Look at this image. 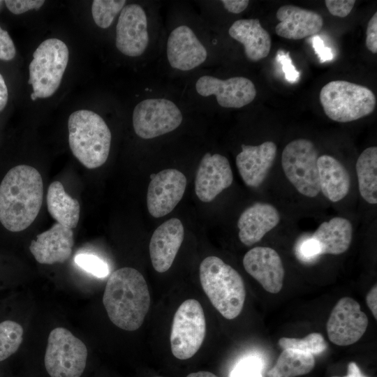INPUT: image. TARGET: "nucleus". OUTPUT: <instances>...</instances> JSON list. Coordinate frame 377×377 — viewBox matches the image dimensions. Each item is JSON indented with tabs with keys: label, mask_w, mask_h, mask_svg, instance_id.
<instances>
[{
	"label": "nucleus",
	"mask_w": 377,
	"mask_h": 377,
	"mask_svg": "<svg viewBox=\"0 0 377 377\" xmlns=\"http://www.w3.org/2000/svg\"><path fill=\"white\" fill-rule=\"evenodd\" d=\"M355 2V0H325V4L332 15L345 17L351 12Z\"/></svg>",
	"instance_id": "obj_37"
},
{
	"label": "nucleus",
	"mask_w": 377,
	"mask_h": 377,
	"mask_svg": "<svg viewBox=\"0 0 377 377\" xmlns=\"http://www.w3.org/2000/svg\"><path fill=\"white\" fill-rule=\"evenodd\" d=\"M166 55L172 68L188 71L206 61L207 51L193 30L183 24L176 27L170 33L166 43Z\"/></svg>",
	"instance_id": "obj_15"
},
{
	"label": "nucleus",
	"mask_w": 377,
	"mask_h": 377,
	"mask_svg": "<svg viewBox=\"0 0 377 377\" xmlns=\"http://www.w3.org/2000/svg\"><path fill=\"white\" fill-rule=\"evenodd\" d=\"M206 333L203 309L194 299L185 300L175 313L170 333L173 355L179 360L193 357L200 348Z\"/></svg>",
	"instance_id": "obj_9"
},
{
	"label": "nucleus",
	"mask_w": 377,
	"mask_h": 377,
	"mask_svg": "<svg viewBox=\"0 0 377 377\" xmlns=\"http://www.w3.org/2000/svg\"><path fill=\"white\" fill-rule=\"evenodd\" d=\"M276 16L279 21L275 27L276 34L287 39L300 40L315 36L323 26L320 14L293 5L281 6Z\"/></svg>",
	"instance_id": "obj_21"
},
{
	"label": "nucleus",
	"mask_w": 377,
	"mask_h": 377,
	"mask_svg": "<svg viewBox=\"0 0 377 377\" xmlns=\"http://www.w3.org/2000/svg\"><path fill=\"white\" fill-rule=\"evenodd\" d=\"M276 151V145L272 141L256 146L242 145V151L236 156V165L246 186L258 187L263 184L274 162Z\"/></svg>",
	"instance_id": "obj_19"
},
{
	"label": "nucleus",
	"mask_w": 377,
	"mask_h": 377,
	"mask_svg": "<svg viewBox=\"0 0 377 377\" xmlns=\"http://www.w3.org/2000/svg\"><path fill=\"white\" fill-rule=\"evenodd\" d=\"M366 301L375 319H377V286L375 285L367 293Z\"/></svg>",
	"instance_id": "obj_43"
},
{
	"label": "nucleus",
	"mask_w": 377,
	"mask_h": 377,
	"mask_svg": "<svg viewBox=\"0 0 377 377\" xmlns=\"http://www.w3.org/2000/svg\"><path fill=\"white\" fill-rule=\"evenodd\" d=\"M243 265L249 274L270 293H278L282 288L284 267L279 253L273 249L256 246L244 256Z\"/></svg>",
	"instance_id": "obj_17"
},
{
	"label": "nucleus",
	"mask_w": 377,
	"mask_h": 377,
	"mask_svg": "<svg viewBox=\"0 0 377 377\" xmlns=\"http://www.w3.org/2000/svg\"><path fill=\"white\" fill-rule=\"evenodd\" d=\"M232 182V171L226 156L210 153L203 156L195 179V194L201 201H212Z\"/></svg>",
	"instance_id": "obj_16"
},
{
	"label": "nucleus",
	"mask_w": 377,
	"mask_h": 377,
	"mask_svg": "<svg viewBox=\"0 0 377 377\" xmlns=\"http://www.w3.org/2000/svg\"><path fill=\"white\" fill-rule=\"evenodd\" d=\"M199 272L202 289L214 308L226 319L237 317L246 297L245 286L240 274L214 256L201 262Z\"/></svg>",
	"instance_id": "obj_4"
},
{
	"label": "nucleus",
	"mask_w": 377,
	"mask_h": 377,
	"mask_svg": "<svg viewBox=\"0 0 377 377\" xmlns=\"http://www.w3.org/2000/svg\"><path fill=\"white\" fill-rule=\"evenodd\" d=\"M263 360L258 356L250 355L241 359L232 369L228 377H252L262 375Z\"/></svg>",
	"instance_id": "obj_32"
},
{
	"label": "nucleus",
	"mask_w": 377,
	"mask_h": 377,
	"mask_svg": "<svg viewBox=\"0 0 377 377\" xmlns=\"http://www.w3.org/2000/svg\"><path fill=\"white\" fill-rule=\"evenodd\" d=\"M68 143L74 156L87 168L94 169L107 161L111 132L103 119L89 110H79L68 120Z\"/></svg>",
	"instance_id": "obj_3"
},
{
	"label": "nucleus",
	"mask_w": 377,
	"mask_h": 377,
	"mask_svg": "<svg viewBox=\"0 0 377 377\" xmlns=\"http://www.w3.org/2000/svg\"><path fill=\"white\" fill-rule=\"evenodd\" d=\"M339 377V376H332ZM343 377H367L364 376L360 371L359 367L354 362H350L348 365V373Z\"/></svg>",
	"instance_id": "obj_44"
},
{
	"label": "nucleus",
	"mask_w": 377,
	"mask_h": 377,
	"mask_svg": "<svg viewBox=\"0 0 377 377\" xmlns=\"http://www.w3.org/2000/svg\"><path fill=\"white\" fill-rule=\"evenodd\" d=\"M125 0H94L92 1L91 13L96 24L102 29L109 27L115 17L125 6Z\"/></svg>",
	"instance_id": "obj_31"
},
{
	"label": "nucleus",
	"mask_w": 377,
	"mask_h": 377,
	"mask_svg": "<svg viewBox=\"0 0 377 377\" xmlns=\"http://www.w3.org/2000/svg\"><path fill=\"white\" fill-rule=\"evenodd\" d=\"M45 3L43 0H6L4 5L14 15L22 14L28 10L39 9Z\"/></svg>",
	"instance_id": "obj_35"
},
{
	"label": "nucleus",
	"mask_w": 377,
	"mask_h": 377,
	"mask_svg": "<svg viewBox=\"0 0 377 377\" xmlns=\"http://www.w3.org/2000/svg\"><path fill=\"white\" fill-rule=\"evenodd\" d=\"M231 38L243 45L244 54L251 61L267 57L272 40L258 19H242L235 21L228 29Z\"/></svg>",
	"instance_id": "obj_23"
},
{
	"label": "nucleus",
	"mask_w": 377,
	"mask_h": 377,
	"mask_svg": "<svg viewBox=\"0 0 377 377\" xmlns=\"http://www.w3.org/2000/svg\"><path fill=\"white\" fill-rule=\"evenodd\" d=\"M3 4H4V1H0V10L2 8V6Z\"/></svg>",
	"instance_id": "obj_46"
},
{
	"label": "nucleus",
	"mask_w": 377,
	"mask_h": 377,
	"mask_svg": "<svg viewBox=\"0 0 377 377\" xmlns=\"http://www.w3.org/2000/svg\"><path fill=\"white\" fill-rule=\"evenodd\" d=\"M103 304L117 327L126 331L139 329L150 305L149 288L142 274L132 267L113 272L106 283Z\"/></svg>",
	"instance_id": "obj_2"
},
{
	"label": "nucleus",
	"mask_w": 377,
	"mask_h": 377,
	"mask_svg": "<svg viewBox=\"0 0 377 377\" xmlns=\"http://www.w3.org/2000/svg\"><path fill=\"white\" fill-rule=\"evenodd\" d=\"M69 51L66 43L55 38L43 41L33 54L29 66L28 83L36 97L52 96L60 86L67 67Z\"/></svg>",
	"instance_id": "obj_6"
},
{
	"label": "nucleus",
	"mask_w": 377,
	"mask_h": 377,
	"mask_svg": "<svg viewBox=\"0 0 377 377\" xmlns=\"http://www.w3.org/2000/svg\"><path fill=\"white\" fill-rule=\"evenodd\" d=\"M197 93L204 97L214 96L218 104L225 108H240L251 103L256 96L253 82L242 76L222 80L205 75L195 82Z\"/></svg>",
	"instance_id": "obj_13"
},
{
	"label": "nucleus",
	"mask_w": 377,
	"mask_h": 377,
	"mask_svg": "<svg viewBox=\"0 0 377 377\" xmlns=\"http://www.w3.org/2000/svg\"><path fill=\"white\" fill-rule=\"evenodd\" d=\"M320 191L329 200L337 202L348 194L350 175L345 166L330 155H322L317 161Z\"/></svg>",
	"instance_id": "obj_24"
},
{
	"label": "nucleus",
	"mask_w": 377,
	"mask_h": 377,
	"mask_svg": "<svg viewBox=\"0 0 377 377\" xmlns=\"http://www.w3.org/2000/svg\"><path fill=\"white\" fill-rule=\"evenodd\" d=\"M311 237L319 244L321 255L341 254L350 247L353 226L348 219L336 216L322 223Z\"/></svg>",
	"instance_id": "obj_25"
},
{
	"label": "nucleus",
	"mask_w": 377,
	"mask_h": 377,
	"mask_svg": "<svg viewBox=\"0 0 377 377\" xmlns=\"http://www.w3.org/2000/svg\"><path fill=\"white\" fill-rule=\"evenodd\" d=\"M312 45L320 62L323 63L332 59L333 54L332 50L325 45L323 40L318 36H315L312 38Z\"/></svg>",
	"instance_id": "obj_40"
},
{
	"label": "nucleus",
	"mask_w": 377,
	"mask_h": 377,
	"mask_svg": "<svg viewBox=\"0 0 377 377\" xmlns=\"http://www.w3.org/2000/svg\"><path fill=\"white\" fill-rule=\"evenodd\" d=\"M366 45L374 54L377 53V13L369 20L366 31Z\"/></svg>",
	"instance_id": "obj_39"
},
{
	"label": "nucleus",
	"mask_w": 377,
	"mask_h": 377,
	"mask_svg": "<svg viewBox=\"0 0 377 377\" xmlns=\"http://www.w3.org/2000/svg\"><path fill=\"white\" fill-rule=\"evenodd\" d=\"M16 56V47L8 32L0 25V61H10Z\"/></svg>",
	"instance_id": "obj_36"
},
{
	"label": "nucleus",
	"mask_w": 377,
	"mask_h": 377,
	"mask_svg": "<svg viewBox=\"0 0 377 377\" xmlns=\"http://www.w3.org/2000/svg\"><path fill=\"white\" fill-rule=\"evenodd\" d=\"M278 343L283 350H297L313 355L323 353L327 348L324 337L318 332L311 333L302 339L282 337Z\"/></svg>",
	"instance_id": "obj_30"
},
{
	"label": "nucleus",
	"mask_w": 377,
	"mask_h": 377,
	"mask_svg": "<svg viewBox=\"0 0 377 377\" xmlns=\"http://www.w3.org/2000/svg\"><path fill=\"white\" fill-rule=\"evenodd\" d=\"M184 230L181 221L172 218L154 232L149 245L154 269L160 273L171 267L184 239Z\"/></svg>",
	"instance_id": "obj_20"
},
{
	"label": "nucleus",
	"mask_w": 377,
	"mask_h": 377,
	"mask_svg": "<svg viewBox=\"0 0 377 377\" xmlns=\"http://www.w3.org/2000/svg\"><path fill=\"white\" fill-rule=\"evenodd\" d=\"M253 377H264V376H263V374H262V375H260V376H253Z\"/></svg>",
	"instance_id": "obj_47"
},
{
	"label": "nucleus",
	"mask_w": 377,
	"mask_h": 377,
	"mask_svg": "<svg viewBox=\"0 0 377 377\" xmlns=\"http://www.w3.org/2000/svg\"><path fill=\"white\" fill-rule=\"evenodd\" d=\"M22 325L13 320L0 323V362L8 358L20 348L23 340Z\"/></svg>",
	"instance_id": "obj_29"
},
{
	"label": "nucleus",
	"mask_w": 377,
	"mask_h": 377,
	"mask_svg": "<svg viewBox=\"0 0 377 377\" xmlns=\"http://www.w3.org/2000/svg\"><path fill=\"white\" fill-rule=\"evenodd\" d=\"M277 57L282 65L286 79L290 82L297 81L300 77V72L293 66L289 52L284 53L282 50H279Z\"/></svg>",
	"instance_id": "obj_38"
},
{
	"label": "nucleus",
	"mask_w": 377,
	"mask_h": 377,
	"mask_svg": "<svg viewBox=\"0 0 377 377\" xmlns=\"http://www.w3.org/2000/svg\"><path fill=\"white\" fill-rule=\"evenodd\" d=\"M319 99L325 114L332 120L346 123L369 115L376 98L368 87L345 80H333L324 85Z\"/></svg>",
	"instance_id": "obj_5"
},
{
	"label": "nucleus",
	"mask_w": 377,
	"mask_h": 377,
	"mask_svg": "<svg viewBox=\"0 0 377 377\" xmlns=\"http://www.w3.org/2000/svg\"><path fill=\"white\" fill-rule=\"evenodd\" d=\"M221 2L228 12L234 14L243 12L249 4L248 0H222Z\"/></svg>",
	"instance_id": "obj_41"
},
{
	"label": "nucleus",
	"mask_w": 377,
	"mask_h": 377,
	"mask_svg": "<svg viewBox=\"0 0 377 377\" xmlns=\"http://www.w3.org/2000/svg\"><path fill=\"white\" fill-rule=\"evenodd\" d=\"M179 108L165 98H149L134 108L132 122L135 133L142 139H152L175 131L182 124Z\"/></svg>",
	"instance_id": "obj_10"
},
{
	"label": "nucleus",
	"mask_w": 377,
	"mask_h": 377,
	"mask_svg": "<svg viewBox=\"0 0 377 377\" xmlns=\"http://www.w3.org/2000/svg\"><path fill=\"white\" fill-rule=\"evenodd\" d=\"M36 238L31 242L29 250L40 264L63 263L71 256L74 237L69 228L56 223Z\"/></svg>",
	"instance_id": "obj_18"
},
{
	"label": "nucleus",
	"mask_w": 377,
	"mask_h": 377,
	"mask_svg": "<svg viewBox=\"0 0 377 377\" xmlns=\"http://www.w3.org/2000/svg\"><path fill=\"white\" fill-rule=\"evenodd\" d=\"M359 191L368 203H377V147H369L359 156L356 162Z\"/></svg>",
	"instance_id": "obj_27"
},
{
	"label": "nucleus",
	"mask_w": 377,
	"mask_h": 377,
	"mask_svg": "<svg viewBox=\"0 0 377 377\" xmlns=\"http://www.w3.org/2000/svg\"><path fill=\"white\" fill-rule=\"evenodd\" d=\"M9 99L8 85L3 74L0 72V113L6 108Z\"/></svg>",
	"instance_id": "obj_42"
},
{
	"label": "nucleus",
	"mask_w": 377,
	"mask_h": 377,
	"mask_svg": "<svg viewBox=\"0 0 377 377\" xmlns=\"http://www.w3.org/2000/svg\"><path fill=\"white\" fill-rule=\"evenodd\" d=\"M87 348L68 330L59 327L49 334L44 362L50 377H81L87 360Z\"/></svg>",
	"instance_id": "obj_7"
},
{
	"label": "nucleus",
	"mask_w": 377,
	"mask_h": 377,
	"mask_svg": "<svg viewBox=\"0 0 377 377\" xmlns=\"http://www.w3.org/2000/svg\"><path fill=\"white\" fill-rule=\"evenodd\" d=\"M186 377H218L216 375L209 371H198L188 374Z\"/></svg>",
	"instance_id": "obj_45"
},
{
	"label": "nucleus",
	"mask_w": 377,
	"mask_h": 377,
	"mask_svg": "<svg viewBox=\"0 0 377 377\" xmlns=\"http://www.w3.org/2000/svg\"><path fill=\"white\" fill-rule=\"evenodd\" d=\"M296 255L303 262H312L321 256L318 242L311 236L301 239L296 247Z\"/></svg>",
	"instance_id": "obj_34"
},
{
	"label": "nucleus",
	"mask_w": 377,
	"mask_h": 377,
	"mask_svg": "<svg viewBox=\"0 0 377 377\" xmlns=\"http://www.w3.org/2000/svg\"><path fill=\"white\" fill-rule=\"evenodd\" d=\"M280 221L279 211L271 204L256 202L241 214L237 221L239 240L246 246L260 242Z\"/></svg>",
	"instance_id": "obj_22"
},
{
	"label": "nucleus",
	"mask_w": 377,
	"mask_h": 377,
	"mask_svg": "<svg viewBox=\"0 0 377 377\" xmlns=\"http://www.w3.org/2000/svg\"><path fill=\"white\" fill-rule=\"evenodd\" d=\"M75 263L85 271L97 277H105L108 274V264L98 257L89 254L80 253L75 257Z\"/></svg>",
	"instance_id": "obj_33"
},
{
	"label": "nucleus",
	"mask_w": 377,
	"mask_h": 377,
	"mask_svg": "<svg viewBox=\"0 0 377 377\" xmlns=\"http://www.w3.org/2000/svg\"><path fill=\"white\" fill-rule=\"evenodd\" d=\"M315 365L313 355L293 349H284L267 377H296L309 373Z\"/></svg>",
	"instance_id": "obj_28"
},
{
	"label": "nucleus",
	"mask_w": 377,
	"mask_h": 377,
	"mask_svg": "<svg viewBox=\"0 0 377 377\" xmlns=\"http://www.w3.org/2000/svg\"><path fill=\"white\" fill-rule=\"evenodd\" d=\"M149 43L148 20L144 8L138 3L125 5L116 26L115 45L123 54L138 57Z\"/></svg>",
	"instance_id": "obj_12"
},
{
	"label": "nucleus",
	"mask_w": 377,
	"mask_h": 377,
	"mask_svg": "<svg viewBox=\"0 0 377 377\" xmlns=\"http://www.w3.org/2000/svg\"><path fill=\"white\" fill-rule=\"evenodd\" d=\"M40 172L28 165L10 168L0 184V223L7 230L18 232L36 219L43 202Z\"/></svg>",
	"instance_id": "obj_1"
},
{
	"label": "nucleus",
	"mask_w": 377,
	"mask_h": 377,
	"mask_svg": "<svg viewBox=\"0 0 377 377\" xmlns=\"http://www.w3.org/2000/svg\"><path fill=\"white\" fill-rule=\"evenodd\" d=\"M318 157L313 142L305 138L288 143L281 154V165L287 179L300 193L309 198H314L320 192Z\"/></svg>",
	"instance_id": "obj_8"
},
{
	"label": "nucleus",
	"mask_w": 377,
	"mask_h": 377,
	"mask_svg": "<svg viewBox=\"0 0 377 377\" xmlns=\"http://www.w3.org/2000/svg\"><path fill=\"white\" fill-rule=\"evenodd\" d=\"M186 182L185 175L176 169H165L155 174L147 194L149 214L159 218L172 212L182 198Z\"/></svg>",
	"instance_id": "obj_14"
},
{
	"label": "nucleus",
	"mask_w": 377,
	"mask_h": 377,
	"mask_svg": "<svg viewBox=\"0 0 377 377\" xmlns=\"http://www.w3.org/2000/svg\"><path fill=\"white\" fill-rule=\"evenodd\" d=\"M369 324L367 316L354 299L343 297L332 309L327 322V333L331 342L349 346L365 333Z\"/></svg>",
	"instance_id": "obj_11"
},
{
	"label": "nucleus",
	"mask_w": 377,
	"mask_h": 377,
	"mask_svg": "<svg viewBox=\"0 0 377 377\" xmlns=\"http://www.w3.org/2000/svg\"><path fill=\"white\" fill-rule=\"evenodd\" d=\"M47 207L50 214L57 223L71 229L76 228L80 219V203L66 192L60 182L50 184Z\"/></svg>",
	"instance_id": "obj_26"
}]
</instances>
